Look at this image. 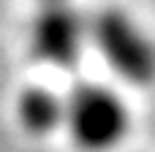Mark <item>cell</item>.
<instances>
[{"label": "cell", "mask_w": 155, "mask_h": 152, "mask_svg": "<svg viewBox=\"0 0 155 152\" xmlns=\"http://www.w3.org/2000/svg\"><path fill=\"white\" fill-rule=\"evenodd\" d=\"M87 27L90 49L114 79L136 90L155 84V38L136 16L106 5L87 16Z\"/></svg>", "instance_id": "6da1fadb"}, {"label": "cell", "mask_w": 155, "mask_h": 152, "mask_svg": "<svg viewBox=\"0 0 155 152\" xmlns=\"http://www.w3.org/2000/svg\"><path fill=\"white\" fill-rule=\"evenodd\" d=\"M134 114L125 98L104 82H76L65 92L63 133L79 152H114L131 133Z\"/></svg>", "instance_id": "7a4b0ae2"}, {"label": "cell", "mask_w": 155, "mask_h": 152, "mask_svg": "<svg viewBox=\"0 0 155 152\" xmlns=\"http://www.w3.org/2000/svg\"><path fill=\"white\" fill-rule=\"evenodd\" d=\"M90 49L87 16L63 3H44L27 24V52L35 63L54 71H74Z\"/></svg>", "instance_id": "3957f363"}, {"label": "cell", "mask_w": 155, "mask_h": 152, "mask_svg": "<svg viewBox=\"0 0 155 152\" xmlns=\"http://www.w3.org/2000/svg\"><path fill=\"white\" fill-rule=\"evenodd\" d=\"M16 128L30 139H49L63 133L65 125V92L49 84H25L14 95Z\"/></svg>", "instance_id": "277c9868"}, {"label": "cell", "mask_w": 155, "mask_h": 152, "mask_svg": "<svg viewBox=\"0 0 155 152\" xmlns=\"http://www.w3.org/2000/svg\"><path fill=\"white\" fill-rule=\"evenodd\" d=\"M44 3H63V0H41V5H44Z\"/></svg>", "instance_id": "5b68a950"}]
</instances>
